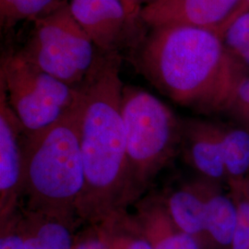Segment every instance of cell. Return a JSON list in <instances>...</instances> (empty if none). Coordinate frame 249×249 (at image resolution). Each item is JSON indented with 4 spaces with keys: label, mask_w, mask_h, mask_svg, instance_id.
<instances>
[{
    "label": "cell",
    "mask_w": 249,
    "mask_h": 249,
    "mask_svg": "<svg viewBox=\"0 0 249 249\" xmlns=\"http://www.w3.org/2000/svg\"><path fill=\"white\" fill-rule=\"evenodd\" d=\"M0 87L26 137L56 123L76 106L80 91L27 61L18 51L1 59Z\"/></svg>",
    "instance_id": "cell-6"
},
{
    "label": "cell",
    "mask_w": 249,
    "mask_h": 249,
    "mask_svg": "<svg viewBox=\"0 0 249 249\" xmlns=\"http://www.w3.org/2000/svg\"><path fill=\"white\" fill-rule=\"evenodd\" d=\"M228 188L238 210V220L231 249H249V195L243 182L232 183Z\"/></svg>",
    "instance_id": "cell-19"
},
{
    "label": "cell",
    "mask_w": 249,
    "mask_h": 249,
    "mask_svg": "<svg viewBox=\"0 0 249 249\" xmlns=\"http://www.w3.org/2000/svg\"><path fill=\"white\" fill-rule=\"evenodd\" d=\"M120 53H103L79 87L80 147L85 184L78 217L98 224L112 212L124 209L125 138L122 116L124 83Z\"/></svg>",
    "instance_id": "cell-2"
},
{
    "label": "cell",
    "mask_w": 249,
    "mask_h": 249,
    "mask_svg": "<svg viewBox=\"0 0 249 249\" xmlns=\"http://www.w3.org/2000/svg\"><path fill=\"white\" fill-rule=\"evenodd\" d=\"M122 116L125 138V186L123 207L148 194L155 179L178 154L182 118L149 91L124 85Z\"/></svg>",
    "instance_id": "cell-4"
},
{
    "label": "cell",
    "mask_w": 249,
    "mask_h": 249,
    "mask_svg": "<svg viewBox=\"0 0 249 249\" xmlns=\"http://www.w3.org/2000/svg\"><path fill=\"white\" fill-rule=\"evenodd\" d=\"M231 62L244 77L249 76V9L217 34Z\"/></svg>",
    "instance_id": "cell-18"
},
{
    "label": "cell",
    "mask_w": 249,
    "mask_h": 249,
    "mask_svg": "<svg viewBox=\"0 0 249 249\" xmlns=\"http://www.w3.org/2000/svg\"><path fill=\"white\" fill-rule=\"evenodd\" d=\"M222 114L249 131V76L240 80Z\"/></svg>",
    "instance_id": "cell-20"
},
{
    "label": "cell",
    "mask_w": 249,
    "mask_h": 249,
    "mask_svg": "<svg viewBox=\"0 0 249 249\" xmlns=\"http://www.w3.org/2000/svg\"><path fill=\"white\" fill-rule=\"evenodd\" d=\"M68 0H0V24L9 30L18 22H36L61 8Z\"/></svg>",
    "instance_id": "cell-17"
},
{
    "label": "cell",
    "mask_w": 249,
    "mask_h": 249,
    "mask_svg": "<svg viewBox=\"0 0 249 249\" xmlns=\"http://www.w3.org/2000/svg\"><path fill=\"white\" fill-rule=\"evenodd\" d=\"M223 143L228 187L243 182L249 175V131L223 122Z\"/></svg>",
    "instance_id": "cell-16"
},
{
    "label": "cell",
    "mask_w": 249,
    "mask_h": 249,
    "mask_svg": "<svg viewBox=\"0 0 249 249\" xmlns=\"http://www.w3.org/2000/svg\"><path fill=\"white\" fill-rule=\"evenodd\" d=\"M69 7L101 53L136 48L144 37L142 20L133 18L120 0H69Z\"/></svg>",
    "instance_id": "cell-7"
},
{
    "label": "cell",
    "mask_w": 249,
    "mask_h": 249,
    "mask_svg": "<svg viewBox=\"0 0 249 249\" xmlns=\"http://www.w3.org/2000/svg\"><path fill=\"white\" fill-rule=\"evenodd\" d=\"M198 178V177H197ZM205 200L207 238L221 247L231 249L237 225V205L229 188L224 185L199 178Z\"/></svg>",
    "instance_id": "cell-14"
},
{
    "label": "cell",
    "mask_w": 249,
    "mask_h": 249,
    "mask_svg": "<svg viewBox=\"0 0 249 249\" xmlns=\"http://www.w3.org/2000/svg\"><path fill=\"white\" fill-rule=\"evenodd\" d=\"M249 0H241L240 2H239V4L236 6V8L233 9V11L231 12V15H230L228 18H226V19L223 21V23L215 30V32L218 34V33L221 32L223 28L226 26L228 23H230L233 18L238 17L243 12H245V11H247V10H249Z\"/></svg>",
    "instance_id": "cell-24"
},
{
    "label": "cell",
    "mask_w": 249,
    "mask_h": 249,
    "mask_svg": "<svg viewBox=\"0 0 249 249\" xmlns=\"http://www.w3.org/2000/svg\"><path fill=\"white\" fill-rule=\"evenodd\" d=\"M153 249H202V243L182 231L170 217L159 193H148L133 205Z\"/></svg>",
    "instance_id": "cell-12"
},
{
    "label": "cell",
    "mask_w": 249,
    "mask_h": 249,
    "mask_svg": "<svg viewBox=\"0 0 249 249\" xmlns=\"http://www.w3.org/2000/svg\"><path fill=\"white\" fill-rule=\"evenodd\" d=\"M77 216L28 210H18V228L24 249H73V231Z\"/></svg>",
    "instance_id": "cell-11"
},
{
    "label": "cell",
    "mask_w": 249,
    "mask_h": 249,
    "mask_svg": "<svg viewBox=\"0 0 249 249\" xmlns=\"http://www.w3.org/2000/svg\"><path fill=\"white\" fill-rule=\"evenodd\" d=\"M24 194V130L0 87V223L16 213Z\"/></svg>",
    "instance_id": "cell-8"
},
{
    "label": "cell",
    "mask_w": 249,
    "mask_h": 249,
    "mask_svg": "<svg viewBox=\"0 0 249 249\" xmlns=\"http://www.w3.org/2000/svg\"><path fill=\"white\" fill-rule=\"evenodd\" d=\"M134 65L172 102L203 115L222 114L245 78L215 31L188 24L151 27L137 46Z\"/></svg>",
    "instance_id": "cell-1"
},
{
    "label": "cell",
    "mask_w": 249,
    "mask_h": 249,
    "mask_svg": "<svg viewBox=\"0 0 249 249\" xmlns=\"http://www.w3.org/2000/svg\"><path fill=\"white\" fill-rule=\"evenodd\" d=\"M180 153L198 178L227 187L223 122L196 117L182 118Z\"/></svg>",
    "instance_id": "cell-9"
},
{
    "label": "cell",
    "mask_w": 249,
    "mask_h": 249,
    "mask_svg": "<svg viewBox=\"0 0 249 249\" xmlns=\"http://www.w3.org/2000/svg\"><path fill=\"white\" fill-rule=\"evenodd\" d=\"M144 1V4L145 5H148V4H151V3H154V2H156V1H159V0H143ZM144 5V6H145Z\"/></svg>",
    "instance_id": "cell-26"
},
{
    "label": "cell",
    "mask_w": 249,
    "mask_h": 249,
    "mask_svg": "<svg viewBox=\"0 0 249 249\" xmlns=\"http://www.w3.org/2000/svg\"><path fill=\"white\" fill-rule=\"evenodd\" d=\"M244 185H245V187H246V189H247V191H248V193H249V175L247 177V178L244 180Z\"/></svg>",
    "instance_id": "cell-25"
},
{
    "label": "cell",
    "mask_w": 249,
    "mask_h": 249,
    "mask_svg": "<svg viewBox=\"0 0 249 249\" xmlns=\"http://www.w3.org/2000/svg\"><path fill=\"white\" fill-rule=\"evenodd\" d=\"M96 225L108 249H153L136 214L127 209L112 212Z\"/></svg>",
    "instance_id": "cell-15"
},
{
    "label": "cell",
    "mask_w": 249,
    "mask_h": 249,
    "mask_svg": "<svg viewBox=\"0 0 249 249\" xmlns=\"http://www.w3.org/2000/svg\"><path fill=\"white\" fill-rule=\"evenodd\" d=\"M19 54L49 75L79 88L102 53L72 16L69 1L34 22Z\"/></svg>",
    "instance_id": "cell-5"
},
{
    "label": "cell",
    "mask_w": 249,
    "mask_h": 249,
    "mask_svg": "<svg viewBox=\"0 0 249 249\" xmlns=\"http://www.w3.org/2000/svg\"><path fill=\"white\" fill-rule=\"evenodd\" d=\"M241 0H159L143 7L141 18L150 27L180 23L215 31Z\"/></svg>",
    "instance_id": "cell-10"
},
{
    "label": "cell",
    "mask_w": 249,
    "mask_h": 249,
    "mask_svg": "<svg viewBox=\"0 0 249 249\" xmlns=\"http://www.w3.org/2000/svg\"><path fill=\"white\" fill-rule=\"evenodd\" d=\"M0 249H24L18 228V211L8 220L0 223Z\"/></svg>",
    "instance_id": "cell-21"
},
{
    "label": "cell",
    "mask_w": 249,
    "mask_h": 249,
    "mask_svg": "<svg viewBox=\"0 0 249 249\" xmlns=\"http://www.w3.org/2000/svg\"><path fill=\"white\" fill-rule=\"evenodd\" d=\"M84 184L78 100L71 111L56 123L31 137L24 134L21 206L78 217Z\"/></svg>",
    "instance_id": "cell-3"
},
{
    "label": "cell",
    "mask_w": 249,
    "mask_h": 249,
    "mask_svg": "<svg viewBox=\"0 0 249 249\" xmlns=\"http://www.w3.org/2000/svg\"><path fill=\"white\" fill-rule=\"evenodd\" d=\"M124 6L127 12L135 18L142 19L141 13L144 7V1L143 0H120Z\"/></svg>",
    "instance_id": "cell-23"
},
{
    "label": "cell",
    "mask_w": 249,
    "mask_h": 249,
    "mask_svg": "<svg viewBox=\"0 0 249 249\" xmlns=\"http://www.w3.org/2000/svg\"><path fill=\"white\" fill-rule=\"evenodd\" d=\"M89 226L75 236L73 249H108L103 240L96 224Z\"/></svg>",
    "instance_id": "cell-22"
},
{
    "label": "cell",
    "mask_w": 249,
    "mask_h": 249,
    "mask_svg": "<svg viewBox=\"0 0 249 249\" xmlns=\"http://www.w3.org/2000/svg\"><path fill=\"white\" fill-rule=\"evenodd\" d=\"M159 194L170 217L182 231L199 242L207 237L204 195L199 178Z\"/></svg>",
    "instance_id": "cell-13"
}]
</instances>
